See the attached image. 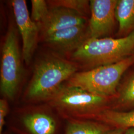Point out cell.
<instances>
[{
  "label": "cell",
  "instance_id": "obj_1",
  "mask_svg": "<svg viewBox=\"0 0 134 134\" xmlns=\"http://www.w3.org/2000/svg\"><path fill=\"white\" fill-rule=\"evenodd\" d=\"M77 71L74 62L51 56L40 61L21 96L24 104L45 103L52 99L64 83Z\"/></svg>",
  "mask_w": 134,
  "mask_h": 134
},
{
  "label": "cell",
  "instance_id": "obj_2",
  "mask_svg": "<svg viewBox=\"0 0 134 134\" xmlns=\"http://www.w3.org/2000/svg\"><path fill=\"white\" fill-rule=\"evenodd\" d=\"M115 98L96 95L64 84L48 103L65 121L92 120L103 111L112 109Z\"/></svg>",
  "mask_w": 134,
  "mask_h": 134
},
{
  "label": "cell",
  "instance_id": "obj_3",
  "mask_svg": "<svg viewBox=\"0 0 134 134\" xmlns=\"http://www.w3.org/2000/svg\"><path fill=\"white\" fill-rule=\"evenodd\" d=\"M66 124L48 103L24 104L10 112L5 129L13 134H64Z\"/></svg>",
  "mask_w": 134,
  "mask_h": 134
},
{
  "label": "cell",
  "instance_id": "obj_4",
  "mask_svg": "<svg viewBox=\"0 0 134 134\" xmlns=\"http://www.w3.org/2000/svg\"><path fill=\"white\" fill-rule=\"evenodd\" d=\"M134 32L118 38H88L72 54L74 60L88 68L118 62L134 54Z\"/></svg>",
  "mask_w": 134,
  "mask_h": 134
},
{
  "label": "cell",
  "instance_id": "obj_5",
  "mask_svg": "<svg viewBox=\"0 0 134 134\" xmlns=\"http://www.w3.org/2000/svg\"><path fill=\"white\" fill-rule=\"evenodd\" d=\"M134 63V54L118 62L76 72L64 83L98 96L116 97L121 78Z\"/></svg>",
  "mask_w": 134,
  "mask_h": 134
},
{
  "label": "cell",
  "instance_id": "obj_6",
  "mask_svg": "<svg viewBox=\"0 0 134 134\" xmlns=\"http://www.w3.org/2000/svg\"><path fill=\"white\" fill-rule=\"evenodd\" d=\"M22 72L16 29L10 26L2 48L0 72L1 94L9 102H14L19 94Z\"/></svg>",
  "mask_w": 134,
  "mask_h": 134
},
{
  "label": "cell",
  "instance_id": "obj_7",
  "mask_svg": "<svg viewBox=\"0 0 134 134\" xmlns=\"http://www.w3.org/2000/svg\"><path fill=\"white\" fill-rule=\"evenodd\" d=\"M117 0L90 1L89 38H99L110 34L115 26Z\"/></svg>",
  "mask_w": 134,
  "mask_h": 134
},
{
  "label": "cell",
  "instance_id": "obj_8",
  "mask_svg": "<svg viewBox=\"0 0 134 134\" xmlns=\"http://www.w3.org/2000/svg\"><path fill=\"white\" fill-rule=\"evenodd\" d=\"M12 6L16 24L23 40L22 56L24 62L28 64L36 46L39 29L30 17L25 1H13Z\"/></svg>",
  "mask_w": 134,
  "mask_h": 134
},
{
  "label": "cell",
  "instance_id": "obj_9",
  "mask_svg": "<svg viewBox=\"0 0 134 134\" xmlns=\"http://www.w3.org/2000/svg\"><path fill=\"white\" fill-rule=\"evenodd\" d=\"M44 38L45 42L55 50L73 53L89 38L88 27L86 25L73 26L48 34Z\"/></svg>",
  "mask_w": 134,
  "mask_h": 134
},
{
  "label": "cell",
  "instance_id": "obj_10",
  "mask_svg": "<svg viewBox=\"0 0 134 134\" xmlns=\"http://www.w3.org/2000/svg\"><path fill=\"white\" fill-rule=\"evenodd\" d=\"M86 24V16L66 8L53 7L49 8L48 14L38 26L45 36L58 30Z\"/></svg>",
  "mask_w": 134,
  "mask_h": 134
},
{
  "label": "cell",
  "instance_id": "obj_11",
  "mask_svg": "<svg viewBox=\"0 0 134 134\" xmlns=\"http://www.w3.org/2000/svg\"><path fill=\"white\" fill-rule=\"evenodd\" d=\"M118 22V35L121 37L134 32V0H119L115 9Z\"/></svg>",
  "mask_w": 134,
  "mask_h": 134
},
{
  "label": "cell",
  "instance_id": "obj_12",
  "mask_svg": "<svg viewBox=\"0 0 134 134\" xmlns=\"http://www.w3.org/2000/svg\"><path fill=\"white\" fill-rule=\"evenodd\" d=\"M92 120L103 122L112 128L125 130L134 128V109L127 111L106 109L96 115Z\"/></svg>",
  "mask_w": 134,
  "mask_h": 134
},
{
  "label": "cell",
  "instance_id": "obj_13",
  "mask_svg": "<svg viewBox=\"0 0 134 134\" xmlns=\"http://www.w3.org/2000/svg\"><path fill=\"white\" fill-rule=\"evenodd\" d=\"M64 134H105L113 128L96 120L66 121Z\"/></svg>",
  "mask_w": 134,
  "mask_h": 134
},
{
  "label": "cell",
  "instance_id": "obj_14",
  "mask_svg": "<svg viewBox=\"0 0 134 134\" xmlns=\"http://www.w3.org/2000/svg\"><path fill=\"white\" fill-rule=\"evenodd\" d=\"M134 108V74L125 82L117 93L112 109Z\"/></svg>",
  "mask_w": 134,
  "mask_h": 134
},
{
  "label": "cell",
  "instance_id": "obj_15",
  "mask_svg": "<svg viewBox=\"0 0 134 134\" xmlns=\"http://www.w3.org/2000/svg\"><path fill=\"white\" fill-rule=\"evenodd\" d=\"M50 8L62 7L86 16L90 11V1L85 0H54L47 1Z\"/></svg>",
  "mask_w": 134,
  "mask_h": 134
},
{
  "label": "cell",
  "instance_id": "obj_16",
  "mask_svg": "<svg viewBox=\"0 0 134 134\" xmlns=\"http://www.w3.org/2000/svg\"><path fill=\"white\" fill-rule=\"evenodd\" d=\"M31 19L37 25L41 23L48 14L49 8L47 1L32 0Z\"/></svg>",
  "mask_w": 134,
  "mask_h": 134
},
{
  "label": "cell",
  "instance_id": "obj_17",
  "mask_svg": "<svg viewBox=\"0 0 134 134\" xmlns=\"http://www.w3.org/2000/svg\"><path fill=\"white\" fill-rule=\"evenodd\" d=\"M9 102L3 97L0 99V134H3L5 131L7 120L10 112Z\"/></svg>",
  "mask_w": 134,
  "mask_h": 134
},
{
  "label": "cell",
  "instance_id": "obj_18",
  "mask_svg": "<svg viewBox=\"0 0 134 134\" xmlns=\"http://www.w3.org/2000/svg\"><path fill=\"white\" fill-rule=\"evenodd\" d=\"M126 130L122 128H113L108 131L105 134H124Z\"/></svg>",
  "mask_w": 134,
  "mask_h": 134
},
{
  "label": "cell",
  "instance_id": "obj_19",
  "mask_svg": "<svg viewBox=\"0 0 134 134\" xmlns=\"http://www.w3.org/2000/svg\"><path fill=\"white\" fill-rule=\"evenodd\" d=\"M124 134H134V128H129L126 130Z\"/></svg>",
  "mask_w": 134,
  "mask_h": 134
},
{
  "label": "cell",
  "instance_id": "obj_20",
  "mask_svg": "<svg viewBox=\"0 0 134 134\" xmlns=\"http://www.w3.org/2000/svg\"><path fill=\"white\" fill-rule=\"evenodd\" d=\"M3 134H12L11 132H10V131H9L8 130L5 129V131H4Z\"/></svg>",
  "mask_w": 134,
  "mask_h": 134
}]
</instances>
